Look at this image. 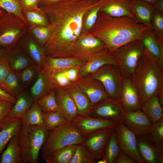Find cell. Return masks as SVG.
I'll return each mask as SVG.
<instances>
[{
	"instance_id": "obj_1",
	"label": "cell",
	"mask_w": 163,
	"mask_h": 163,
	"mask_svg": "<svg viewBox=\"0 0 163 163\" xmlns=\"http://www.w3.org/2000/svg\"><path fill=\"white\" fill-rule=\"evenodd\" d=\"M105 0H67L39 7L48 21L51 30L43 46L45 56L63 57L82 34L87 12Z\"/></svg>"
},
{
	"instance_id": "obj_2",
	"label": "cell",
	"mask_w": 163,
	"mask_h": 163,
	"mask_svg": "<svg viewBox=\"0 0 163 163\" xmlns=\"http://www.w3.org/2000/svg\"><path fill=\"white\" fill-rule=\"evenodd\" d=\"M148 29L132 17H112L100 10L88 32L101 40L112 53L128 43L140 40Z\"/></svg>"
},
{
	"instance_id": "obj_3",
	"label": "cell",
	"mask_w": 163,
	"mask_h": 163,
	"mask_svg": "<svg viewBox=\"0 0 163 163\" xmlns=\"http://www.w3.org/2000/svg\"><path fill=\"white\" fill-rule=\"evenodd\" d=\"M131 79L138 91L141 106L153 96L163 98V68L144 50Z\"/></svg>"
},
{
	"instance_id": "obj_4",
	"label": "cell",
	"mask_w": 163,
	"mask_h": 163,
	"mask_svg": "<svg viewBox=\"0 0 163 163\" xmlns=\"http://www.w3.org/2000/svg\"><path fill=\"white\" fill-rule=\"evenodd\" d=\"M49 131L45 126L22 125L18 134L21 163H37Z\"/></svg>"
},
{
	"instance_id": "obj_5",
	"label": "cell",
	"mask_w": 163,
	"mask_h": 163,
	"mask_svg": "<svg viewBox=\"0 0 163 163\" xmlns=\"http://www.w3.org/2000/svg\"><path fill=\"white\" fill-rule=\"evenodd\" d=\"M85 136L72 122L49 131L40 155L45 160L57 150L67 146L82 144Z\"/></svg>"
},
{
	"instance_id": "obj_6",
	"label": "cell",
	"mask_w": 163,
	"mask_h": 163,
	"mask_svg": "<svg viewBox=\"0 0 163 163\" xmlns=\"http://www.w3.org/2000/svg\"><path fill=\"white\" fill-rule=\"evenodd\" d=\"M144 51L140 40L128 43L112 52L123 78H132Z\"/></svg>"
},
{
	"instance_id": "obj_7",
	"label": "cell",
	"mask_w": 163,
	"mask_h": 163,
	"mask_svg": "<svg viewBox=\"0 0 163 163\" xmlns=\"http://www.w3.org/2000/svg\"><path fill=\"white\" fill-rule=\"evenodd\" d=\"M28 30L27 26L21 18L6 12L0 17V47L13 49Z\"/></svg>"
},
{
	"instance_id": "obj_8",
	"label": "cell",
	"mask_w": 163,
	"mask_h": 163,
	"mask_svg": "<svg viewBox=\"0 0 163 163\" xmlns=\"http://www.w3.org/2000/svg\"><path fill=\"white\" fill-rule=\"evenodd\" d=\"M107 49L105 44L99 39L88 32L82 33L63 57L76 58L86 62L96 54Z\"/></svg>"
},
{
	"instance_id": "obj_9",
	"label": "cell",
	"mask_w": 163,
	"mask_h": 163,
	"mask_svg": "<svg viewBox=\"0 0 163 163\" xmlns=\"http://www.w3.org/2000/svg\"><path fill=\"white\" fill-rule=\"evenodd\" d=\"M89 75L101 83L109 98L119 100L123 77L117 65H104Z\"/></svg>"
},
{
	"instance_id": "obj_10",
	"label": "cell",
	"mask_w": 163,
	"mask_h": 163,
	"mask_svg": "<svg viewBox=\"0 0 163 163\" xmlns=\"http://www.w3.org/2000/svg\"><path fill=\"white\" fill-rule=\"evenodd\" d=\"M125 113L118 100L109 97L93 105L90 116L123 123Z\"/></svg>"
},
{
	"instance_id": "obj_11",
	"label": "cell",
	"mask_w": 163,
	"mask_h": 163,
	"mask_svg": "<svg viewBox=\"0 0 163 163\" xmlns=\"http://www.w3.org/2000/svg\"><path fill=\"white\" fill-rule=\"evenodd\" d=\"M115 130L120 149L136 163H145L138 150L136 135L123 123H119Z\"/></svg>"
},
{
	"instance_id": "obj_12",
	"label": "cell",
	"mask_w": 163,
	"mask_h": 163,
	"mask_svg": "<svg viewBox=\"0 0 163 163\" xmlns=\"http://www.w3.org/2000/svg\"><path fill=\"white\" fill-rule=\"evenodd\" d=\"M138 150L144 163H163V148L148 135H136Z\"/></svg>"
},
{
	"instance_id": "obj_13",
	"label": "cell",
	"mask_w": 163,
	"mask_h": 163,
	"mask_svg": "<svg viewBox=\"0 0 163 163\" xmlns=\"http://www.w3.org/2000/svg\"><path fill=\"white\" fill-rule=\"evenodd\" d=\"M115 128L100 129L85 136L83 144L97 161L102 158L107 142Z\"/></svg>"
},
{
	"instance_id": "obj_14",
	"label": "cell",
	"mask_w": 163,
	"mask_h": 163,
	"mask_svg": "<svg viewBox=\"0 0 163 163\" xmlns=\"http://www.w3.org/2000/svg\"><path fill=\"white\" fill-rule=\"evenodd\" d=\"M123 123L136 135L149 134L153 123L148 116L141 109L126 112Z\"/></svg>"
},
{
	"instance_id": "obj_15",
	"label": "cell",
	"mask_w": 163,
	"mask_h": 163,
	"mask_svg": "<svg viewBox=\"0 0 163 163\" xmlns=\"http://www.w3.org/2000/svg\"><path fill=\"white\" fill-rule=\"evenodd\" d=\"M118 100L126 112L141 110L139 93L131 78H123Z\"/></svg>"
},
{
	"instance_id": "obj_16",
	"label": "cell",
	"mask_w": 163,
	"mask_h": 163,
	"mask_svg": "<svg viewBox=\"0 0 163 163\" xmlns=\"http://www.w3.org/2000/svg\"><path fill=\"white\" fill-rule=\"evenodd\" d=\"M84 136L95 131L116 128L118 123L89 116L78 115L72 121Z\"/></svg>"
},
{
	"instance_id": "obj_17",
	"label": "cell",
	"mask_w": 163,
	"mask_h": 163,
	"mask_svg": "<svg viewBox=\"0 0 163 163\" xmlns=\"http://www.w3.org/2000/svg\"><path fill=\"white\" fill-rule=\"evenodd\" d=\"M17 44L41 70L45 56V49L36 42L28 30Z\"/></svg>"
},
{
	"instance_id": "obj_18",
	"label": "cell",
	"mask_w": 163,
	"mask_h": 163,
	"mask_svg": "<svg viewBox=\"0 0 163 163\" xmlns=\"http://www.w3.org/2000/svg\"><path fill=\"white\" fill-rule=\"evenodd\" d=\"M76 82L86 94L92 106L109 98L101 83L90 75L81 78Z\"/></svg>"
},
{
	"instance_id": "obj_19",
	"label": "cell",
	"mask_w": 163,
	"mask_h": 163,
	"mask_svg": "<svg viewBox=\"0 0 163 163\" xmlns=\"http://www.w3.org/2000/svg\"><path fill=\"white\" fill-rule=\"evenodd\" d=\"M117 65L112 53L108 49L96 54L80 67L79 74L81 78L90 75L104 65Z\"/></svg>"
},
{
	"instance_id": "obj_20",
	"label": "cell",
	"mask_w": 163,
	"mask_h": 163,
	"mask_svg": "<svg viewBox=\"0 0 163 163\" xmlns=\"http://www.w3.org/2000/svg\"><path fill=\"white\" fill-rule=\"evenodd\" d=\"M140 40L144 50L163 68V43L150 29L144 32Z\"/></svg>"
},
{
	"instance_id": "obj_21",
	"label": "cell",
	"mask_w": 163,
	"mask_h": 163,
	"mask_svg": "<svg viewBox=\"0 0 163 163\" xmlns=\"http://www.w3.org/2000/svg\"><path fill=\"white\" fill-rule=\"evenodd\" d=\"M58 111L69 121L79 115L77 106L70 95L63 88L55 90Z\"/></svg>"
},
{
	"instance_id": "obj_22",
	"label": "cell",
	"mask_w": 163,
	"mask_h": 163,
	"mask_svg": "<svg viewBox=\"0 0 163 163\" xmlns=\"http://www.w3.org/2000/svg\"><path fill=\"white\" fill-rule=\"evenodd\" d=\"M71 96L77 106L79 115L90 116L92 106L85 93L76 82L63 88Z\"/></svg>"
},
{
	"instance_id": "obj_23",
	"label": "cell",
	"mask_w": 163,
	"mask_h": 163,
	"mask_svg": "<svg viewBox=\"0 0 163 163\" xmlns=\"http://www.w3.org/2000/svg\"><path fill=\"white\" fill-rule=\"evenodd\" d=\"M16 98V102L13 106L0 123H5L16 119H22L34 102L30 95L24 91L20 93Z\"/></svg>"
},
{
	"instance_id": "obj_24",
	"label": "cell",
	"mask_w": 163,
	"mask_h": 163,
	"mask_svg": "<svg viewBox=\"0 0 163 163\" xmlns=\"http://www.w3.org/2000/svg\"><path fill=\"white\" fill-rule=\"evenodd\" d=\"M86 62L80 59L71 57H53L45 56L41 70L46 71H60L80 67Z\"/></svg>"
},
{
	"instance_id": "obj_25",
	"label": "cell",
	"mask_w": 163,
	"mask_h": 163,
	"mask_svg": "<svg viewBox=\"0 0 163 163\" xmlns=\"http://www.w3.org/2000/svg\"><path fill=\"white\" fill-rule=\"evenodd\" d=\"M131 0H106L100 10L112 17L129 16L134 18L131 10Z\"/></svg>"
},
{
	"instance_id": "obj_26",
	"label": "cell",
	"mask_w": 163,
	"mask_h": 163,
	"mask_svg": "<svg viewBox=\"0 0 163 163\" xmlns=\"http://www.w3.org/2000/svg\"><path fill=\"white\" fill-rule=\"evenodd\" d=\"M7 59L11 70L18 73L28 67L36 66L17 44L10 51Z\"/></svg>"
},
{
	"instance_id": "obj_27",
	"label": "cell",
	"mask_w": 163,
	"mask_h": 163,
	"mask_svg": "<svg viewBox=\"0 0 163 163\" xmlns=\"http://www.w3.org/2000/svg\"><path fill=\"white\" fill-rule=\"evenodd\" d=\"M131 7L134 18L151 29V18L155 10L152 5L138 0H131Z\"/></svg>"
},
{
	"instance_id": "obj_28",
	"label": "cell",
	"mask_w": 163,
	"mask_h": 163,
	"mask_svg": "<svg viewBox=\"0 0 163 163\" xmlns=\"http://www.w3.org/2000/svg\"><path fill=\"white\" fill-rule=\"evenodd\" d=\"M22 125L21 119L0 123V155L10 140L18 134Z\"/></svg>"
},
{
	"instance_id": "obj_29",
	"label": "cell",
	"mask_w": 163,
	"mask_h": 163,
	"mask_svg": "<svg viewBox=\"0 0 163 163\" xmlns=\"http://www.w3.org/2000/svg\"><path fill=\"white\" fill-rule=\"evenodd\" d=\"M53 90L54 89L40 70L30 89V95L33 101L37 102Z\"/></svg>"
},
{
	"instance_id": "obj_30",
	"label": "cell",
	"mask_w": 163,
	"mask_h": 163,
	"mask_svg": "<svg viewBox=\"0 0 163 163\" xmlns=\"http://www.w3.org/2000/svg\"><path fill=\"white\" fill-rule=\"evenodd\" d=\"M0 157L1 163H21V151L18 134L13 137L7 144Z\"/></svg>"
},
{
	"instance_id": "obj_31",
	"label": "cell",
	"mask_w": 163,
	"mask_h": 163,
	"mask_svg": "<svg viewBox=\"0 0 163 163\" xmlns=\"http://www.w3.org/2000/svg\"><path fill=\"white\" fill-rule=\"evenodd\" d=\"M141 110L148 116L153 123L163 118V107L157 96H153L147 100L141 106Z\"/></svg>"
},
{
	"instance_id": "obj_32",
	"label": "cell",
	"mask_w": 163,
	"mask_h": 163,
	"mask_svg": "<svg viewBox=\"0 0 163 163\" xmlns=\"http://www.w3.org/2000/svg\"><path fill=\"white\" fill-rule=\"evenodd\" d=\"M0 87L5 91L16 98L24 91V89L19 73L11 70Z\"/></svg>"
},
{
	"instance_id": "obj_33",
	"label": "cell",
	"mask_w": 163,
	"mask_h": 163,
	"mask_svg": "<svg viewBox=\"0 0 163 163\" xmlns=\"http://www.w3.org/2000/svg\"><path fill=\"white\" fill-rule=\"evenodd\" d=\"M77 145H69L60 149L51 155L45 160L47 163H69Z\"/></svg>"
},
{
	"instance_id": "obj_34",
	"label": "cell",
	"mask_w": 163,
	"mask_h": 163,
	"mask_svg": "<svg viewBox=\"0 0 163 163\" xmlns=\"http://www.w3.org/2000/svg\"><path fill=\"white\" fill-rule=\"evenodd\" d=\"M22 125L45 126L43 112L37 102H34L30 109L21 119Z\"/></svg>"
},
{
	"instance_id": "obj_35",
	"label": "cell",
	"mask_w": 163,
	"mask_h": 163,
	"mask_svg": "<svg viewBox=\"0 0 163 163\" xmlns=\"http://www.w3.org/2000/svg\"><path fill=\"white\" fill-rule=\"evenodd\" d=\"M120 149L115 129L107 142L102 158H105L108 163H115Z\"/></svg>"
},
{
	"instance_id": "obj_36",
	"label": "cell",
	"mask_w": 163,
	"mask_h": 163,
	"mask_svg": "<svg viewBox=\"0 0 163 163\" xmlns=\"http://www.w3.org/2000/svg\"><path fill=\"white\" fill-rule=\"evenodd\" d=\"M23 14L28 28L49 25L48 21L40 8L23 12Z\"/></svg>"
},
{
	"instance_id": "obj_37",
	"label": "cell",
	"mask_w": 163,
	"mask_h": 163,
	"mask_svg": "<svg viewBox=\"0 0 163 163\" xmlns=\"http://www.w3.org/2000/svg\"><path fill=\"white\" fill-rule=\"evenodd\" d=\"M44 73L54 90L63 88L72 83L69 79L64 70L46 71L41 70Z\"/></svg>"
},
{
	"instance_id": "obj_38",
	"label": "cell",
	"mask_w": 163,
	"mask_h": 163,
	"mask_svg": "<svg viewBox=\"0 0 163 163\" xmlns=\"http://www.w3.org/2000/svg\"><path fill=\"white\" fill-rule=\"evenodd\" d=\"M45 126L49 131L69 122L58 111L43 113Z\"/></svg>"
},
{
	"instance_id": "obj_39",
	"label": "cell",
	"mask_w": 163,
	"mask_h": 163,
	"mask_svg": "<svg viewBox=\"0 0 163 163\" xmlns=\"http://www.w3.org/2000/svg\"><path fill=\"white\" fill-rule=\"evenodd\" d=\"M97 160L82 143L77 145L69 163H94Z\"/></svg>"
},
{
	"instance_id": "obj_40",
	"label": "cell",
	"mask_w": 163,
	"mask_h": 163,
	"mask_svg": "<svg viewBox=\"0 0 163 163\" xmlns=\"http://www.w3.org/2000/svg\"><path fill=\"white\" fill-rule=\"evenodd\" d=\"M28 30L36 42L43 47L48 40L51 31L49 25L29 27Z\"/></svg>"
},
{
	"instance_id": "obj_41",
	"label": "cell",
	"mask_w": 163,
	"mask_h": 163,
	"mask_svg": "<svg viewBox=\"0 0 163 163\" xmlns=\"http://www.w3.org/2000/svg\"><path fill=\"white\" fill-rule=\"evenodd\" d=\"M37 102L43 113L58 111L55 90L52 91Z\"/></svg>"
},
{
	"instance_id": "obj_42",
	"label": "cell",
	"mask_w": 163,
	"mask_h": 163,
	"mask_svg": "<svg viewBox=\"0 0 163 163\" xmlns=\"http://www.w3.org/2000/svg\"><path fill=\"white\" fill-rule=\"evenodd\" d=\"M0 8L19 17L27 24L18 0H0Z\"/></svg>"
},
{
	"instance_id": "obj_43",
	"label": "cell",
	"mask_w": 163,
	"mask_h": 163,
	"mask_svg": "<svg viewBox=\"0 0 163 163\" xmlns=\"http://www.w3.org/2000/svg\"><path fill=\"white\" fill-rule=\"evenodd\" d=\"M151 30L163 43V12L154 10L151 18Z\"/></svg>"
},
{
	"instance_id": "obj_44",
	"label": "cell",
	"mask_w": 163,
	"mask_h": 163,
	"mask_svg": "<svg viewBox=\"0 0 163 163\" xmlns=\"http://www.w3.org/2000/svg\"><path fill=\"white\" fill-rule=\"evenodd\" d=\"M40 69L36 66L28 67L19 73L20 79L24 88L30 85L35 77H37Z\"/></svg>"
},
{
	"instance_id": "obj_45",
	"label": "cell",
	"mask_w": 163,
	"mask_h": 163,
	"mask_svg": "<svg viewBox=\"0 0 163 163\" xmlns=\"http://www.w3.org/2000/svg\"><path fill=\"white\" fill-rule=\"evenodd\" d=\"M103 2L93 8L87 12L84 19L82 33L88 32L95 24Z\"/></svg>"
},
{
	"instance_id": "obj_46",
	"label": "cell",
	"mask_w": 163,
	"mask_h": 163,
	"mask_svg": "<svg viewBox=\"0 0 163 163\" xmlns=\"http://www.w3.org/2000/svg\"><path fill=\"white\" fill-rule=\"evenodd\" d=\"M148 135L155 143L163 148V118L153 123L151 131Z\"/></svg>"
},
{
	"instance_id": "obj_47",
	"label": "cell",
	"mask_w": 163,
	"mask_h": 163,
	"mask_svg": "<svg viewBox=\"0 0 163 163\" xmlns=\"http://www.w3.org/2000/svg\"><path fill=\"white\" fill-rule=\"evenodd\" d=\"M22 12L40 9L38 6L40 0H18Z\"/></svg>"
},
{
	"instance_id": "obj_48",
	"label": "cell",
	"mask_w": 163,
	"mask_h": 163,
	"mask_svg": "<svg viewBox=\"0 0 163 163\" xmlns=\"http://www.w3.org/2000/svg\"><path fill=\"white\" fill-rule=\"evenodd\" d=\"M11 71L7 57L0 59V86L2 85Z\"/></svg>"
},
{
	"instance_id": "obj_49",
	"label": "cell",
	"mask_w": 163,
	"mask_h": 163,
	"mask_svg": "<svg viewBox=\"0 0 163 163\" xmlns=\"http://www.w3.org/2000/svg\"><path fill=\"white\" fill-rule=\"evenodd\" d=\"M14 104L7 101H0V121L8 114Z\"/></svg>"
},
{
	"instance_id": "obj_50",
	"label": "cell",
	"mask_w": 163,
	"mask_h": 163,
	"mask_svg": "<svg viewBox=\"0 0 163 163\" xmlns=\"http://www.w3.org/2000/svg\"><path fill=\"white\" fill-rule=\"evenodd\" d=\"M136 162L121 149L117 158L115 163H136Z\"/></svg>"
},
{
	"instance_id": "obj_51",
	"label": "cell",
	"mask_w": 163,
	"mask_h": 163,
	"mask_svg": "<svg viewBox=\"0 0 163 163\" xmlns=\"http://www.w3.org/2000/svg\"><path fill=\"white\" fill-rule=\"evenodd\" d=\"M4 101L15 104L16 98L5 91L0 87V101Z\"/></svg>"
},
{
	"instance_id": "obj_52",
	"label": "cell",
	"mask_w": 163,
	"mask_h": 163,
	"mask_svg": "<svg viewBox=\"0 0 163 163\" xmlns=\"http://www.w3.org/2000/svg\"><path fill=\"white\" fill-rule=\"evenodd\" d=\"M66 0H40L38 6H50Z\"/></svg>"
},
{
	"instance_id": "obj_53",
	"label": "cell",
	"mask_w": 163,
	"mask_h": 163,
	"mask_svg": "<svg viewBox=\"0 0 163 163\" xmlns=\"http://www.w3.org/2000/svg\"><path fill=\"white\" fill-rule=\"evenodd\" d=\"M12 49L0 47V59L3 58L7 57Z\"/></svg>"
},
{
	"instance_id": "obj_54",
	"label": "cell",
	"mask_w": 163,
	"mask_h": 163,
	"mask_svg": "<svg viewBox=\"0 0 163 163\" xmlns=\"http://www.w3.org/2000/svg\"><path fill=\"white\" fill-rule=\"evenodd\" d=\"M152 5L155 10L163 12V0H160Z\"/></svg>"
},
{
	"instance_id": "obj_55",
	"label": "cell",
	"mask_w": 163,
	"mask_h": 163,
	"mask_svg": "<svg viewBox=\"0 0 163 163\" xmlns=\"http://www.w3.org/2000/svg\"><path fill=\"white\" fill-rule=\"evenodd\" d=\"M142 2H145L147 4L151 5H153L156 2L160 0H138Z\"/></svg>"
},
{
	"instance_id": "obj_56",
	"label": "cell",
	"mask_w": 163,
	"mask_h": 163,
	"mask_svg": "<svg viewBox=\"0 0 163 163\" xmlns=\"http://www.w3.org/2000/svg\"><path fill=\"white\" fill-rule=\"evenodd\" d=\"M97 162V163H108L107 160L104 158H101Z\"/></svg>"
},
{
	"instance_id": "obj_57",
	"label": "cell",
	"mask_w": 163,
	"mask_h": 163,
	"mask_svg": "<svg viewBox=\"0 0 163 163\" xmlns=\"http://www.w3.org/2000/svg\"><path fill=\"white\" fill-rule=\"evenodd\" d=\"M6 11L0 8V17L3 16L5 13Z\"/></svg>"
},
{
	"instance_id": "obj_58",
	"label": "cell",
	"mask_w": 163,
	"mask_h": 163,
	"mask_svg": "<svg viewBox=\"0 0 163 163\" xmlns=\"http://www.w3.org/2000/svg\"><path fill=\"white\" fill-rule=\"evenodd\" d=\"M1 129V128H0V130Z\"/></svg>"
}]
</instances>
